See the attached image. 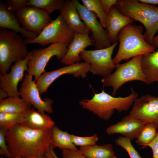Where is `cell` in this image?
<instances>
[{
    "mask_svg": "<svg viewBox=\"0 0 158 158\" xmlns=\"http://www.w3.org/2000/svg\"><path fill=\"white\" fill-rule=\"evenodd\" d=\"M51 129L33 130L20 124L8 130L6 140L10 158H39L45 156L51 145Z\"/></svg>",
    "mask_w": 158,
    "mask_h": 158,
    "instance_id": "6da1fadb",
    "label": "cell"
},
{
    "mask_svg": "<svg viewBox=\"0 0 158 158\" xmlns=\"http://www.w3.org/2000/svg\"><path fill=\"white\" fill-rule=\"evenodd\" d=\"M143 27L132 23L124 27L117 35L119 42L118 51L112 59L116 65L123 60L153 52L155 48L145 41Z\"/></svg>",
    "mask_w": 158,
    "mask_h": 158,
    "instance_id": "7a4b0ae2",
    "label": "cell"
},
{
    "mask_svg": "<svg viewBox=\"0 0 158 158\" xmlns=\"http://www.w3.org/2000/svg\"><path fill=\"white\" fill-rule=\"evenodd\" d=\"M131 93L125 97H115L106 92L95 93L90 99H83L79 102L82 108L87 109L105 121L109 120L116 110L119 112L128 110L132 106L138 93L132 88Z\"/></svg>",
    "mask_w": 158,
    "mask_h": 158,
    "instance_id": "3957f363",
    "label": "cell"
},
{
    "mask_svg": "<svg viewBox=\"0 0 158 158\" xmlns=\"http://www.w3.org/2000/svg\"><path fill=\"white\" fill-rule=\"evenodd\" d=\"M114 6L121 13L142 23L145 29V40L151 45L158 30V7L137 0H117Z\"/></svg>",
    "mask_w": 158,
    "mask_h": 158,
    "instance_id": "277c9868",
    "label": "cell"
},
{
    "mask_svg": "<svg viewBox=\"0 0 158 158\" xmlns=\"http://www.w3.org/2000/svg\"><path fill=\"white\" fill-rule=\"evenodd\" d=\"M28 52L27 44L18 32L0 29V70L1 74L6 73L12 63L23 60Z\"/></svg>",
    "mask_w": 158,
    "mask_h": 158,
    "instance_id": "5b68a950",
    "label": "cell"
},
{
    "mask_svg": "<svg viewBox=\"0 0 158 158\" xmlns=\"http://www.w3.org/2000/svg\"><path fill=\"white\" fill-rule=\"evenodd\" d=\"M142 56L134 57L122 64H116L115 71L101 79L103 87H112V96H115L118 89L128 82L136 80L146 84L141 66Z\"/></svg>",
    "mask_w": 158,
    "mask_h": 158,
    "instance_id": "8992f818",
    "label": "cell"
},
{
    "mask_svg": "<svg viewBox=\"0 0 158 158\" xmlns=\"http://www.w3.org/2000/svg\"><path fill=\"white\" fill-rule=\"evenodd\" d=\"M68 44L59 42L51 44L47 47L33 49L29 52L27 64L28 74L34 77V80L45 72V68L50 59L55 56L61 60L65 55Z\"/></svg>",
    "mask_w": 158,
    "mask_h": 158,
    "instance_id": "52a82bcc",
    "label": "cell"
},
{
    "mask_svg": "<svg viewBox=\"0 0 158 158\" xmlns=\"http://www.w3.org/2000/svg\"><path fill=\"white\" fill-rule=\"evenodd\" d=\"M74 32L60 14L48 25L35 38L25 39L27 44L38 43L42 46L59 42L68 45L72 40Z\"/></svg>",
    "mask_w": 158,
    "mask_h": 158,
    "instance_id": "ba28073f",
    "label": "cell"
},
{
    "mask_svg": "<svg viewBox=\"0 0 158 158\" xmlns=\"http://www.w3.org/2000/svg\"><path fill=\"white\" fill-rule=\"evenodd\" d=\"M118 42L107 48L95 50L84 49L80 53L82 59L90 65L89 71L93 75L106 77L116 69L112 55Z\"/></svg>",
    "mask_w": 158,
    "mask_h": 158,
    "instance_id": "9c48e42d",
    "label": "cell"
},
{
    "mask_svg": "<svg viewBox=\"0 0 158 158\" xmlns=\"http://www.w3.org/2000/svg\"><path fill=\"white\" fill-rule=\"evenodd\" d=\"M89 65L88 63L85 61L78 62L44 72L37 78L35 83L40 95L46 92L52 83L63 75L71 74L78 78L85 77L89 71Z\"/></svg>",
    "mask_w": 158,
    "mask_h": 158,
    "instance_id": "30bf717a",
    "label": "cell"
},
{
    "mask_svg": "<svg viewBox=\"0 0 158 158\" xmlns=\"http://www.w3.org/2000/svg\"><path fill=\"white\" fill-rule=\"evenodd\" d=\"M16 13L22 27L38 35L52 20L46 11L31 6H27Z\"/></svg>",
    "mask_w": 158,
    "mask_h": 158,
    "instance_id": "8fae6325",
    "label": "cell"
},
{
    "mask_svg": "<svg viewBox=\"0 0 158 158\" xmlns=\"http://www.w3.org/2000/svg\"><path fill=\"white\" fill-rule=\"evenodd\" d=\"M129 114L145 124H154L158 129V97L147 94L137 97Z\"/></svg>",
    "mask_w": 158,
    "mask_h": 158,
    "instance_id": "7c38bea8",
    "label": "cell"
},
{
    "mask_svg": "<svg viewBox=\"0 0 158 158\" xmlns=\"http://www.w3.org/2000/svg\"><path fill=\"white\" fill-rule=\"evenodd\" d=\"M74 0L81 20L92 33L95 49L111 46V43L108 37L107 32L97 20L96 15L78 0Z\"/></svg>",
    "mask_w": 158,
    "mask_h": 158,
    "instance_id": "4fadbf2b",
    "label": "cell"
},
{
    "mask_svg": "<svg viewBox=\"0 0 158 158\" xmlns=\"http://www.w3.org/2000/svg\"><path fill=\"white\" fill-rule=\"evenodd\" d=\"M32 77L28 74H25L19 91L20 95L39 112L43 114L45 112L53 113V100L49 98H46L43 100L41 99L35 81L32 80Z\"/></svg>",
    "mask_w": 158,
    "mask_h": 158,
    "instance_id": "5bb4252c",
    "label": "cell"
},
{
    "mask_svg": "<svg viewBox=\"0 0 158 158\" xmlns=\"http://www.w3.org/2000/svg\"><path fill=\"white\" fill-rule=\"evenodd\" d=\"M29 54L25 59L15 62L11 67V70L8 73L1 74L0 76V87L6 91L8 97H19V91L18 90L19 82L23 80L25 71H28L27 63Z\"/></svg>",
    "mask_w": 158,
    "mask_h": 158,
    "instance_id": "9a60e30c",
    "label": "cell"
},
{
    "mask_svg": "<svg viewBox=\"0 0 158 158\" xmlns=\"http://www.w3.org/2000/svg\"><path fill=\"white\" fill-rule=\"evenodd\" d=\"M145 124L129 114L123 116L116 123L108 127L106 131L109 135L119 134L132 140L137 138Z\"/></svg>",
    "mask_w": 158,
    "mask_h": 158,
    "instance_id": "2e32d148",
    "label": "cell"
},
{
    "mask_svg": "<svg viewBox=\"0 0 158 158\" xmlns=\"http://www.w3.org/2000/svg\"><path fill=\"white\" fill-rule=\"evenodd\" d=\"M89 34L74 32L66 54L60 60L61 63L69 65L80 62L82 60L80 55L81 52L87 47L95 44V41L89 37Z\"/></svg>",
    "mask_w": 158,
    "mask_h": 158,
    "instance_id": "e0dca14e",
    "label": "cell"
},
{
    "mask_svg": "<svg viewBox=\"0 0 158 158\" xmlns=\"http://www.w3.org/2000/svg\"><path fill=\"white\" fill-rule=\"evenodd\" d=\"M60 14L74 32L90 33V31L81 20L74 0H67L61 9Z\"/></svg>",
    "mask_w": 158,
    "mask_h": 158,
    "instance_id": "ac0fdd59",
    "label": "cell"
},
{
    "mask_svg": "<svg viewBox=\"0 0 158 158\" xmlns=\"http://www.w3.org/2000/svg\"><path fill=\"white\" fill-rule=\"evenodd\" d=\"M134 20L120 13L112 6L107 15L105 30L108 37L113 44L117 42V35L119 32L127 25L132 23Z\"/></svg>",
    "mask_w": 158,
    "mask_h": 158,
    "instance_id": "d6986e66",
    "label": "cell"
},
{
    "mask_svg": "<svg viewBox=\"0 0 158 158\" xmlns=\"http://www.w3.org/2000/svg\"><path fill=\"white\" fill-rule=\"evenodd\" d=\"M19 19L15 12L8 11L5 3H0V27L5 29H9L11 30L20 33L25 39L32 40L38 35L27 31L20 26Z\"/></svg>",
    "mask_w": 158,
    "mask_h": 158,
    "instance_id": "ffe728a7",
    "label": "cell"
},
{
    "mask_svg": "<svg viewBox=\"0 0 158 158\" xmlns=\"http://www.w3.org/2000/svg\"><path fill=\"white\" fill-rule=\"evenodd\" d=\"M23 115L24 121L22 124L32 129L50 130L54 125V122L49 115L31 108L26 110Z\"/></svg>",
    "mask_w": 158,
    "mask_h": 158,
    "instance_id": "44dd1931",
    "label": "cell"
},
{
    "mask_svg": "<svg viewBox=\"0 0 158 158\" xmlns=\"http://www.w3.org/2000/svg\"><path fill=\"white\" fill-rule=\"evenodd\" d=\"M141 66L146 84L158 83V50L143 55Z\"/></svg>",
    "mask_w": 158,
    "mask_h": 158,
    "instance_id": "7402d4cb",
    "label": "cell"
},
{
    "mask_svg": "<svg viewBox=\"0 0 158 158\" xmlns=\"http://www.w3.org/2000/svg\"><path fill=\"white\" fill-rule=\"evenodd\" d=\"M70 134L66 131L61 130L54 125L51 129V145L53 149L58 148L62 150L78 149L73 143Z\"/></svg>",
    "mask_w": 158,
    "mask_h": 158,
    "instance_id": "603a6c76",
    "label": "cell"
},
{
    "mask_svg": "<svg viewBox=\"0 0 158 158\" xmlns=\"http://www.w3.org/2000/svg\"><path fill=\"white\" fill-rule=\"evenodd\" d=\"M80 152L87 158H112L115 155L111 144L102 145L96 144L89 146L80 147Z\"/></svg>",
    "mask_w": 158,
    "mask_h": 158,
    "instance_id": "cb8c5ba5",
    "label": "cell"
},
{
    "mask_svg": "<svg viewBox=\"0 0 158 158\" xmlns=\"http://www.w3.org/2000/svg\"><path fill=\"white\" fill-rule=\"evenodd\" d=\"M30 108L29 103L19 97H8L0 100V112L23 113Z\"/></svg>",
    "mask_w": 158,
    "mask_h": 158,
    "instance_id": "d4e9b609",
    "label": "cell"
},
{
    "mask_svg": "<svg viewBox=\"0 0 158 158\" xmlns=\"http://www.w3.org/2000/svg\"><path fill=\"white\" fill-rule=\"evenodd\" d=\"M158 132L157 127L152 123L145 124L136 139L135 142L138 145L145 148L156 137Z\"/></svg>",
    "mask_w": 158,
    "mask_h": 158,
    "instance_id": "484cf974",
    "label": "cell"
},
{
    "mask_svg": "<svg viewBox=\"0 0 158 158\" xmlns=\"http://www.w3.org/2000/svg\"><path fill=\"white\" fill-rule=\"evenodd\" d=\"M24 121L22 113L0 112V128L8 131Z\"/></svg>",
    "mask_w": 158,
    "mask_h": 158,
    "instance_id": "4316f807",
    "label": "cell"
},
{
    "mask_svg": "<svg viewBox=\"0 0 158 158\" xmlns=\"http://www.w3.org/2000/svg\"><path fill=\"white\" fill-rule=\"evenodd\" d=\"M64 0H28V6H32L43 10L49 14L61 9Z\"/></svg>",
    "mask_w": 158,
    "mask_h": 158,
    "instance_id": "83f0119b",
    "label": "cell"
},
{
    "mask_svg": "<svg viewBox=\"0 0 158 158\" xmlns=\"http://www.w3.org/2000/svg\"><path fill=\"white\" fill-rule=\"evenodd\" d=\"M81 1L84 6L96 15L103 27L105 29L107 15L104 10L101 0H82Z\"/></svg>",
    "mask_w": 158,
    "mask_h": 158,
    "instance_id": "f1b7e54d",
    "label": "cell"
},
{
    "mask_svg": "<svg viewBox=\"0 0 158 158\" xmlns=\"http://www.w3.org/2000/svg\"><path fill=\"white\" fill-rule=\"evenodd\" d=\"M130 139L121 136L116 138L115 142L116 145L126 150L130 158H142L133 145Z\"/></svg>",
    "mask_w": 158,
    "mask_h": 158,
    "instance_id": "f546056e",
    "label": "cell"
},
{
    "mask_svg": "<svg viewBox=\"0 0 158 158\" xmlns=\"http://www.w3.org/2000/svg\"><path fill=\"white\" fill-rule=\"evenodd\" d=\"M71 140L73 144L76 146L80 147L92 145L96 144L99 140L97 135L95 134L90 136H80L70 134Z\"/></svg>",
    "mask_w": 158,
    "mask_h": 158,
    "instance_id": "4dcf8cb0",
    "label": "cell"
},
{
    "mask_svg": "<svg viewBox=\"0 0 158 158\" xmlns=\"http://www.w3.org/2000/svg\"><path fill=\"white\" fill-rule=\"evenodd\" d=\"M28 0H7L5 4L8 11L15 12L28 6Z\"/></svg>",
    "mask_w": 158,
    "mask_h": 158,
    "instance_id": "1f68e13d",
    "label": "cell"
},
{
    "mask_svg": "<svg viewBox=\"0 0 158 158\" xmlns=\"http://www.w3.org/2000/svg\"><path fill=\"white\" fill-rule=\"evenodd\" d=\"M7 131L0 128V154L5 157L11 158L6 140Z\"/></svg>",
    "mask_w": 158,
    "mask_h": 158,
    "instance_id": "d6a6232c",
    "label": "cell"
},
{
    "mask_svg": "<svg viewBox=\"0 0 158 158\" xmlns=\"http://www.w3.org/2000/svg\"><path fill=\"white\" fill-rule=\"evenodd\" d=\"M62 158H87L83 155L78 149L76 150H62Z\"/></svg>",
    "mask_w": 158,
    "mask_h": 158,
    "instance_id": "836d02e7",
    "label": "cell"
},
{
    "mask_svg": "<svg viewBox=\"0 0 158 158\" xmlns=\"http://www.w3.org/2000/svg\"><path fill=\"white\" fill-rule=\"evenodd\" d=\"M104 10L107 15L111 7L116 5L117 0H101Z\"/></svg>",
    "mask_w": 158,
    "mask_h": 158,
    "instance_id": "e575fe53",
    "label": "cell"
},
{
    "mask_svg": "<svg viewBox=\"0 0 158 158\" xmlns=\"http://www.w3.org/2000/svg\"><path fill=\"white\" fill-rule=\"evenodd\" d=\"M148 147H150L152 150V158H158V132L155 139Z\"/></svg>",
    "mask_w": 158,
    "mask_h": 158,
    "instance_id": "d590c367",
    "label": "cell"
},
{
    "mask_svg": "<svg viewBox=\"0 0 158 158\" xmlns=\"http://www.w3.org/2000/svg\"><path fill=\"white\" fill-rule=\"evenodd\" d=\"M139 2L151 5L158 4V0H139Z\"/></svg>",
    "mask_w": 158,
    "mask_h": 158,
    "instance_id": "8d00e7d4",
    "label": "cell"
},
{
    "mask_svg": "<svg viewBox=\"0 0 158 158\" xmlns=\"http://www.w3.org/2000/svg\"><path fill=\"white\" fill-rule=\"evenodd\" d=\"M157 32V35L153 37L151 43V45L155 48H158V30Z\"/></svg>",
    "mask_w": 158,
    "mask_h": 158,
    "instance_id": "74e56055",
    "label": "cell"
},
{
    "mask_svg": "<svg viewBox=\"0 0 158 158\" xmlns=\"http://www.w3.org/2000/svg\"><path fill=\"white\" fill-rule=\"evenodd\" d=\"M7 96H8L7 92L3 89L0 88V100L6 99Z\"/></svg>",
    "mask_w": 158,
    "mask_h": 158,
    "instance_id": "f35d334b",
    "label": "cell"
},
{
    "mask_svg": "<svg viewBox=\"0 0 158 158\" xmlns=\"http://www.w3.org/2000/svg\"><path fill=\"white\" fill-rule=\"evenodd\" d=\"M49 151L52 155L54 158H59L54 151L51 145L49 148Z\"/></svg>",
    "mask_w": 158,
    "mask_h": 158,
    "instance_id": "ab89813d",
    "label": "cell"
},
{
    "mask_svg": "<svg viewBox=\"0 0 158 158\" xmlns=\"http://www.w3.org/2000/svg\"><path fill=\"white\" fill-rule=\"evenodd\" d=\"M45 156L47 158H54L52 155L49 150L46 153Z\"/></svg>",
    "mask_w": 158,
    "mask_h": 158,
    "instance_id": "60d3db41",
    "label": "cell"
},
{
    "mask_svg": "<svg viewBox=\"0 0 158 158\" xmlns=\"http://www.w3.org/2000/svg\"><path fill=\"white\" fill-rule=\"evenodd\" d=\"M47 158V157H46V156L45 155V156L43 157H40V158Z\"/></svg>",
    "mask_w": 158,
    "mask_h": 158,
    "instance_id": "b9f144b4",
    "label": "cell"
},
{
    "mask_svg": "<svg viewBox=\"0 0 158 158\" xmlns=\"http://www.w3.org/2000/svg\"><path fill=\"white\" fill-rule=\"evenodd\" d=\"M112 158H117V157L115 155Z\"/></svg>",
    "mask_w": 158,
    "mask_h": 158,
    "instance_id": "7bdbcfd3",
    "label": "cell"
},
{
    "mask_svg": "<svg viewBox=\"0 0 158 158\" xmlns=\"http://www.w3.org/2000/svg\"><path fill=\"white\" fill-rule=\"evenodd\" d=\"M0 158H3V157L2 156H1V157Z\"/></svg>",
    "mask_w": 158,
    "mask_h": 158,
    "instance_id": "ee69618b",
    "label": "cell"
}]
</instances>
